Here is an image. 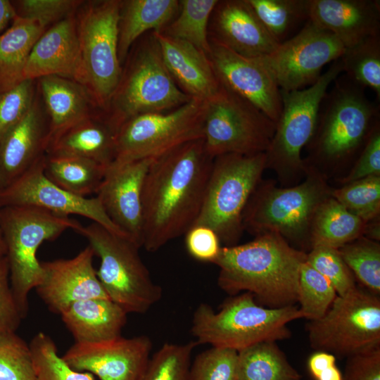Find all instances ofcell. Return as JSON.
Masks as SVG:
<instances>
[{
  "instance_id": "obj_3",
  "label": "cell",
  "mask_w": 380,
  "mask_h": 380,
  "mask_svg": "<svg viewBox=\"0 0 380 380\" xmlns=\"http://www.w3.org/2000/svg\"><path fill=\"white\" fill-rule=\"evenodd\" d=\"M323 97L316 129L308 143L315 161L337 165L360 153L379 124V105L369 100L365 89L339 75Z\"/></svg>"
},
{
  "instance_id": "obj_54",
  "label": "cell",
  "mask_w": 380,
  "mask_h": 380,
  "mask_svg": "<svg viewBox=\"0 0 380 380\" xmlns=\"http://www.w3.org/2000/svg\"><path fill=\"white\" fill-rule=\"evenodd\" d=\"M1 205L0 204V258L6 256V244H5L4 235H3V232L1 229Z\"/></svg>"
},
{
  "instance_id": "obj_7",
  "label": "cell",
  "mask_w": 380,
  "mask_h": 380,
  "mask_svg": "<svg viewBox=\"0 0 380 380\" xmlns=\"http://www.w3.org/2000/svg\"><path fill=\"white\" fill-rule=\"evenodd\" d=\"M191 99L166 68L153 32L136 49L106 108L105 118L116 133L129 119L176 109Z\"/></svg>"
},
{
  "instance_id": "obj_47",
  "label": "cell",
  "mask_w": 380,
  "mask_h": 380,
  "mask_svg": "<svg viewBox=\"0 0 380 380\" xmlns=\"http://www.w3.org/2000/svg\"><path fill=\"white\" fill-rule=\"evenodd\" d=\"M220 240L211 228L195 224L185 234V245L189 255L194 259L213 263L218 256Z\"/></svg>"
},
{
  "instance_id": "obj_53",
  "label": "cell",
  "mask_w": 380,
  "mask_h": 380,
  "mask_svg": "<svg viewBox=\"0 0 380 380\" xmlns=\"http://www.w3.org/2000/svg\"><path fill=\"white\" fill-rule=\"evenodd\" d=\"M366 234L367 238L371 240L375 241H379L380 239L379 222H372V224H369L366 223L363 234Z\"/></svg>"
},
{
  "instance_id": "obj_23",
  "label": "cell",
  "mask_w": 380,
  "mask_h": 380,
  "mask_svg": "<svg viewBox=\"0 0 380 380\" xmlns=\"http://www.w3.org/2000/svg\"><path fill=\"white\" fill-rule=\"evenodd\" d=\"M309 20L331 32L345 49L380 34L379 0H310Z\"/></svg>"
},
{
  "instance_id": "obj_36",
  "label": "cell",
  "mask_w": 380,
  "mask_h": 380,
  "mask_svg": "<svg viewBox=\"0 0 380 380\" xmlns=\"http://www.w3.org/2000/svg\"><path fill=\"white\" fill-rule=\"evenodd\" d=\"M343 72L353 81L374 92L380 100V34L346 49L340 58Z\"/></svg>"
},
{
  "instance_id": "obj_35",
  "label": "cell",
  "mask_w": 380,
  "mask_h": 380,
  "mask_svg": "<svg viewBox=\"0 0 380 380\" xmlns=\"http://www.w3.org/2000/svg\"><path fill=\"white\" fill-rule=\"evenodd\" d=\"M218 1H179V15L162 32L171 37L185 41L208 55V24Z\"/></svg>"
},
{
  "instance_id": "obj_1",
  "label": "cell",
  "mask_w": 380,
  "mask_h": 380,
  "mask_svg": "<svg viewBox=\"0 0 380 380\" xmlns=\"http://www.w3.org/2000/svg\"><path fill=\"white\" fill-rule=\"evenodd\" d=\"M213 159L200 138L153 160L142 193V247L147 251L159 250L195 224Z\"/></svg>"
},
{
  "instance_id": "obj_11",
  "label": "cell",
  "mask_w": 380,
  "mask_h": 380,
  "mask_svg": "<svg viewBox=\"0 0 380 380\" xmlns=\"http://www.w3.org/2000/svg\"><path fill=\"white\" fill-rule=\"evenodd\" d=\"M307 330L312 348L336 357L380 348V298L357 286L337 296L323 317L310 321Z\"/></svg>"
},
{
  "instance_id": "obj_50",
  "label": "cell",
  "mask_w": 380,
  "mask_h": 380,
  "mask_svg": "<svg viewBox=\"0 0 380 380\" xmlns=\"http://www.w3.org/2000/svg\"><path fill=\"white\" fill-rule=\"evenodd\" d=\"M343 380H380V348L347 357Z\"/></svg>"
},
{
  "instance_id": "obj_26",
  "label": "cell",
  "mask_w": 380,
  "mask_h": 380,
  "mask_svg": "<svg viewBox=\"0 0 380 380\" xmlns=\"http://www.w3.org/2000/svg\"><path fill=\"white\" fill-rule=\"evenodd\" d=\"M115 136L103 115H92L53 137L46 155L84 158L108 167L115 158Z\"/></svg>"
},
{
  "instance_id": "obj_25",
  "label": "cell",
  "mask_w": 380,
  "mask_h": 380,
  "mask_svg": "<svg viewBox=\"0 0 380 380\" xmlns=\"http://www.w3.org/2000/svg\"><path fill=\"white\" fill-rule=\"evenodd\" d=\"M48 134L49 125L34 101L25 117L0 141V191L46 155Z\"/></svg>"
},
{
  "instance_id": "obj_17",
  "label": "cell",
  "mask_w": 380,
  "mask_h": 380,
  "mask_svg": "<svg viewBox=\"0 0 380 380\" xmlns=\"http://www.w3.org/2000/svg\"><path fill=\"white\" fill-rule=\"evenodd\" d=\"M152 342L146 335L98 343H75L62 358L73 369L101 380H141L150 359Z\"/></svg>"
},
{
  "instance_id": "obj_19",
  "label": "cell",
  "mask_w": 380,
  "mask_h": 380,
  "mask_svg": "<svg viewBox=\"0 0 380 380\" xmlns=\"http://www.w3.org/2000/svg\"><path fill=\"white\" fill-rule=\"evenodd\" d=\"M154 158L111 163L106 168L96 193V197L113 223L140 248L143 232V186Z\"/></svg>"
},
{
  "instance_id": "obj_42",
  "label": "cell",
  "mask_w": 380,
  "mask_h": 380,
  "mask_svg": "<svg viewBox=\"0 0 380 380\" xmlns=\"http://www.w3.org/2000/svg\"><path fill=\"white\" fill-rule=\"evenodd\" d=\"M0 380H35L30 345L16 332L0 331Z\"/></svg>"
},
{
  "instance_id": "obj_21",
  "label": "cell",
  "mask_w": 380,
  "mask_h": 380,
  "mask_svg": "<svg viewBox=\"0 0 380 380\" xmlns=\"http://www.w3.org/2000/svg\"><path fill=\"white\" fill-rule=\"evenodd\" d=\"M208 39L249 58L273 53L279 44L247 0L218 1L209 20Z\"/></svg>"
},
{
  "instance_id": "obj_5",
  "label": "cell",
  "mask_w": 380,
  "mask_h": 380,
  "mask_svg": "<svg viewBox=\"0 0 380 380\" xmlns=\"http://www.w3.org/2000/svg\"><path fill=\"white\" fill-rule=\"evenodd\" d=\"M305 173L306 179L291 187L261 181L244 210L243 230L255 236L276 233L291 246L310 248L313 217L333 189L315 167L308 165Z\"/></svg>"
},
{
  "instance_id": "obj_12",
  "label": "cell",
  "mask_w": 380,
  "mask_h": 380,
  "mask_svg": "<svg viewBox=\"0 0 380 380\" xmlns=\"http://www.w3.org/2000/svg\"><path fill=\"white\" fill-rule=\"evenodd\" d=\"M121 1L89 2L76 19L85 72L84 87L96 106L106 110L122 75L118 53Z\"/></svg>"
},
{
  "instance_id": "obj_46",
  "label": "cell",
  "mask_w": 380,
  "mask_h": 380,
  "mask_svg": "<svg viewBox=\"0 0 380 380\" xmlns=\"http://www.w3.org/2000/svg\"><path fill=\"white\" fill-rule=\"evenodd\" d=\"M14 6L19 17L33 20L46 26L70 15L82 4L75 0H21L15 1Z\"/></svg>"
},
{
  "instance_id": "obj_15",
  "label": "cell",
  "mask_w": 380,
  "mask_h": 380,
  "mask_svg": "<svg viewBox=\"0 0 380 380\" xmlns=\"http://www.w3.org/2000/svg\"><path fill=\"white\" fill-rule=\"evenodd\" d=\"M345 47L329 31L310 20L271 54L255 58L281 91L300 90L315 84L323 68L339 59Z\"/></svg>"
},
{
  "instance_id": "obj_27",
  "label": "cell",
  "mask_w": 380,
  "mask_h": 380,
  "mask_svg": "<svg viewBox=\"0 0 380 380\" xmlns=\"http://www.w3.org/2000/svg\"><path fill=\"white\" fill-rule=\"evenodd\" d=\"M75 343H91L121 336L127 313L109 298L75 302L60 314Z\"/></svg>"
},
{
  "instance_id": "obj_49",
  "label": "cell",
  "mask_w": 380,
  "mask_h": 380,
  "mask_svg": "<svg viewBox=\"0 0 380 380\" xmlns=\"http://www.w3.org/2000/svg\"><path fill=\"white\" fill-rule=\"evenodd\" d=\"M23 317L15 300L6 256L0 258V331L16 332Z\"/></svg>"
},
{
  "instance_id": "obj_44",
  "label": "cell",
  "mask_w": 380,
  "mask_h": 380,
  "mask_svg": "<svg viewBox=\"0 0 380 380\" xmlns=\"http://www.w3.org/2000/svg\"><path fill=\"white\" fill-rule=\"evenodd\" d=\"M189 380H238V352L212 347L199 353L191 363Z\"/></svg>"
},
{
  "instance_id": "obj_2",
  "label": "cell",
  "mask_w": 380,
  "mask_h": 380,
  "mask_svg": "<svg viewBox=\"0 0 380 380\" xmlns=\"http://www.w3.org/2000/svg\"><path fill=\"white\" fill-rule=\"evenodd\" d=\"M306 255L279 234L266 233L244 244L222 247L213 263L220 267L217 284L226 293L248 292L259 305L279 308L298 303Z\"/></svg>"
},
{
  "instance_id": "obj_28",
  "label": "cell",
  "mask_w": 380,
  "mask_h": 380,
  "mask_svg": "<svg viewBox=\"0 0 380 380\" xmlns=\"http://www.w3.org/2000/svg\"><path fill=\"white\" fill-rule=\"evenodd\" d=\"M39 84L49 116V145L53 137L92 115L89 110L95 103L87 89L71 80L44 76L39 78Z\"/></svg>"
},
{
  "instance_id": "obj_14",
  "label": "cell",
  "mask_w": 380,
  "mask_h": 380,
  "mask_svg": "<svg viewBox=\"0 0 380 380\" xmlns=\"http://www.w3.org/2000/svg\"><path fill=\"white\" fill-rule=\"evenodd\" d=\"M205 103L191 99L176 109L141 114L126 121L116 133L112 163L156 158L185 143L203 138Z\"/></svg>"
},
{
  "instance_id": "obj_37",
  "label": "cell",
  "mask_w": 380,
  "mask_h": 380,
  "mask_svg": "<svg viewBox=\"0 0 380 380\" xmlns=\"http://www.w3.org/2000/svg\"><path fill=\"white\" fill-rule=\"evenodd\" d=\"M353 276L372 293H380V246L363 236L338 249Z\"/></svg>"
},
{
  "instance_id": "obj_45",
  "label": "cell",
  "mask_w": 380,
  "mask_h": 380,
  "mask_svg": "<svg viewBox=\"0 0 380 380\" xmlns=\"http://www.w3.org/2000/svg\"><path fill=\"white\" fill-rule=\"evenodd\" d=\"M32 80L0 93V141L27 114L34 103Z\"/></svg>"
},
{
  "instance_id": "obj_24",
  "label": "cell",
  "mask_w": 380,
  "mask_h": 380,
  "mask_svg": "<svg viewBox=\"0 0 380 380\" xmlns=\"http://www.w3.org/2000/svg\"><path fill=\"white\" fill-rule=\"evenodd\" d=\"M164 64L178 87L191 99L208 101L220 90L208 55L194 45L152 32Z\"/></svg>"
},
{
  "instance_id": "obj_33",
  "label": "cell",
  "mask_w": 380,
  "mask_h": 380,
  "mask_svg": "<svg viewBox=\"0 0 380 380\" xmlns=\"http://www.w3.org/2000/svg\"><path fill=\"white\" fill-rule=\"evenodd\" d=\"M238 380H301V375L275 341H265L238 352Z\"/></svg>"
},
{
  "instance_id": "obj_31",
  "label": "cell",
  "mask_w": 380,
  "mask_h": 380,
  "mask_svg": "<svg viewBox=\"0 0 380 380\" xmlns=\"http://www.w3.org/2000/svg\"><path fill=\"white\" fill-rule=\"evenodd\" d=\"M366 222L350 213L331 196L318 208L310 229V248L338 249L363 235Z\"/></svg>"
},
{
  "instance_id": "obj_34",
  "label": "cell",
  "mask_w": 380,
  "mask_h": 380,
  "mask_svg": "<svg viewBox=\"0 0 380 380\" xmlns=\"http://www.w3.org/2000/svg\"><path fill=\"white\" fill-rule=\"evenodd\" d=\"M255 13L279 43L289 39L299 25L309 20L310 0H247Z\"/></svg>"
},
{
  "instance_id": "obj_20",
  "label": "cell",
  "mask_w": 380,
  "mask_h": 380,
  "mask_svg": "<svg viewBox=\"0 0 380 380\" xmlns=\"http://www.w3.org/2000/svg\"><path fill=\"white\" fill-rule=\"evenodd\" d=\"M94 255L88 245L72 258L41 262L43 276L35 289L49 310L60 315L75 302L109 298L94 267Z\"/></svg>"
},
{
  "instance_id": "obj_52",
  "label": "cell",
  "mask_w": 380,
  "mask_h": 380,
  "mask_svg": "<svg viewBox=\"0 0 380 380\" xmlns=\"http://www.w3.org/2000/svg\"><path fill=\"white\" fill-rule=\"evenodd\" d=\"M16 15L14 6L10 1L0 0V31Z\"/></svg>"
},
{
  "instance_id": "obj_32",
  "label": "cell",
  "mask_w": 380,
  "mask_h": 380,
  "mask_svg": "<svg viewBox=\"0 0 380 380\" xmlns=\"http://www.w3.org/2000/svg\"><path fill=\"white\" fill-rule=\"evenodd\" d=\"M107 167L89 159L67 156L45 155L43 164L44 174L51 182L84 197L96 193Z\"/></svg>"
},
{
  "instance_id": "obj_41",
  "label": "cell",
  "mask_w": 380,
  "mask_h": 380,
  "mask_svg": "<svg viewBox=\"0 0 380 380\" xmlns=\"http://www.w3.org/2000/svg\"><path fill=\"white\" fill-rule=\"evenodd\" d=\"M196 342L166 343L149 359L141 380H189L191 357Z\"/></svg>"
},
{
  "instance_id": "obj_51",
  "label": "cell",
  "mask_w": 380,
  "mask_h": 380,
  "mask_svg": "<svg viewBox=\"0 0 380 380\" xmlns=\"http://www.w3.org/2000/svg\"><path fill=\"white\" fill-rule=\"evenodd\" d=\"M308 369L315 380H343V374L336 365L333 354L316 350L308 360Z\"/></svg>"
},
{
  "instance_id": "obj_18",
  "label": "cell",
  "mask_w": 380,
  "mask_h": 380,
  "mask_svg": "<svg viewBox=\"0 0 380 380\" xmlns=\"http://www.w3.org/2000/svg\"><path fill=\"white\" fill-rule=\"evenodd\" d=\"M208 58L220 83L262 112L275 124L282 108L281 90L257 58L242 56L209 39Z\"/></svg>"
},
{
  "instance_id": "obj_22",
  "label": "cell",
  "mask_w": 380,
  "mask_h": 380,
  "mask_svg": "<svg viewBox=\"0 0 380 380\" xmlns=\"http://www.w3.org/2000/svg\"><path fill=\"white\" fill-rule=\"evenodd\" d=\"M56 75L85 85V72L76 19L70 15L44 32L34 45L26 63L24 80Z\"/></svg>"
},
{
  "instance_id": "obj_9",
  "label": "cell",
  "mask_w": 380,
  "mask_h": 380,
  "mask_svg": "<svg viewBox=\"0 0 380 380\" xmlns=\"http://www.w3.org/2000/svg\"><path fill=\"white\" fill-rule=\"evenodd\" d=\"M76 232L100 258L96 274L109 299L127 314L144 313L160 300L162 288L153 281L133 241L96 222Z\"/></svg>"
},
{
  "instance_id": "obj_29",
  "label": "cell",
  "mask_w": 380,
  "mask_h": 380,
  "mask_svg": "<svg viewBox=\"0 0 380 380\" xmlns=\"http://www.w3.org/2000/svg\"><path fill=\"white\" fill-rule=\"evenodd\" d=\"M177 0L121 1L118 53L123 61L135 41L147 31L162 32L179 12Z\"/></svg>"
},
{
  "instance_id": "obj_48",
  "label": "cell",
  "mask_w": 380,
  "mask_h": 380,
  "mask_svg": "<svg viewBox=\"0 0 380 380\" xmlns=\"http://www.w3.org/2000/svg\"><path fill=\"white\" fill-rule=\"evenodd\" d=\"M378 124L357 158L350 173L341 179L343 184L372 176H380V127Z\"/></svg>"
},
{
  "instance_id": "obj_6",
  "label": "cell",
  "mask_w": 380,
  "mask_h": 380,
  "mask_svg": "<svg viewBox=\"0 0 380 380\" xmlns=\"http://www.w3.org/2000/svg\"><path fill=\"white\" fill-rule=\"evenodd\" d=\"M82 224L69 216L31 205L4 206L1 226L6 248L10 283L23 317L27 315L28 295L41 282L42 262L37 253L46 241H53L68 229L75 232Z\"/></svg>"
},
{
  "instance_id": "obj_43",
  "label": "cell",
  "mask_w": 380,
  "mask_h": 380,
  "mask_svg": "<svg viewBox=\"0 0 380 380\" xmlns=\"http://www.w3.org/2000/svg\"><path fill=\"white\" fill-rule=\"evenodd\" d=\"M305 262L331 284L337 296H344L357 287L355 277L338 249L321 246L312 247L307 253Z\"/></svg>"
},
{
  "instance_id": "obj_39",
  "label": "cell",
  "mask_w": 380,
  "mask_h": 380,
  "mask_svg": "<svg viewBox=\"0 0 380 380\" xmlns=\"http://www.w3.org/2000/svg\"><path fill=\"white\" fill-rule=\"evenodd\" d=\"M337 296L331 284L304 262L300 268L298 303L303 317L310 321L323 317Z\"/></svg>"
},
{
  "instance_id": "obj_13",
  "label": "cell",
  "mask_w": 380,
  "mask_h": 380,
  "mask_svg": "<svg viewBox=\"0 0 380 380\" xmlns=\"http://www.w3.org/2000/svg\"><path fill=\"white\" fill-rule=\"evenodd\" d=\"M276 124L251 103L221 84L219 92L206 101L203 140L213 158L236 153H266Z\"/></svg>"
},
{
  "instance_id": "obj_30",
  "label": "cell",
  "mask_w": 380,
  "mask_h": 380,
  "mask_svg": "<svg viewBox=\"0 0 380 380\" xmlns=\"http://www.w3.org/2000/svg\"><path fill=\"white\" fill-rule=\"evenodd\" d=\"M44 30L39 22L16 15L11 26L0 35V93L24 80L31 51Z\"/></svg>"
},
{
  "instance_id": "obj_16",
  "label": "cell",
  "mask_w": 380,
  "mask_h": 380,
  "mask_svg": "<svg viewBox=\"0 0 380 380\" xmlns=\"http://www.w3.org/2000/svg\"><path fill=\"white\" fill-rule=\"evenodd\" d=\"M44 157L0 191L1 207L31 205L61 215H78L114 233L127 236L113 223L96 196L87 198L75 195L46 178L43 171Z\"/></svg>"
},
{
  "instance_id": "obj_8",
  "label": "cell",
  "mask_w": 380,
  "mask_h": 380,
  "mask_svg": "<svg viewBox=\"0 0 380 380\" xmlns=\"http://www.w3.org/2000/svg\"><path fill=\"white\" fill-rule=\"evenodd\" d=\"M266 160L265 153L214 158L201 210L194 225L211 228L224 246L236 245L243 231L244 210L262 181Z\"/></svg>"
},
{
  "instance_id": "obj_38",
  "label": "cell",
  "mask_w": 380,
  "mask_h": 380,
  "mask_svg": "<svg viewBox=\"0 0 380 380\" xmlns=\"http://www.w3.org/2000/svg\"><path fill=\"white\" fill-rule=\"evenodd\" d=\"M32 353L35 380H95L93 374L71 368L58 355L53 340L39 332L29 343Z\"/></svg>"
},
{
  "instance_id": "obj_40",
  "label": "cell",
  "mask_w": 380,
  "mask_h": 380,
  "mask_svg": "<svg viewBox=\"0 0 380 380\" xmlns=\"http://www.w3.org/2000/svg\"><path fill=\"white\" fill-rule=\"evenodd\" d=\"M331 196L346 210L367 223L380 212V176L355 180L337 189Z\"/></svg>"
},
{
  "instance_id": "obj_4",
  "label": "cell",
  "mask_w": 380,
  "mask_h": 380,
  "mask_svg": "<svg viewBox=\"0 0 380 380\" xmlns=\"http://www.w3.org/2000/svg\"><path fill=\"white\" fill-rule=\"evenodd\" d=\"M300 318L303 315L296 305L266 308L245 292L226 300L217 312L201 303L194 313L191 332L197 344L239 352L258 343L289 338L291 333L288 324Z\"/></svg>"
},
{
  "instance_id": "obj_10",
  "label": "cell",
  "mask_w": 380,
  "mask_h": 380,
  "mask_svg": "<svg viewBox=\"0 0 380 380\" xmlns=\"http://www.w3.org/2000/svg\"><path fill=\"white\" fill-rule=\"evenodd\" d=\"M341 72L339 58L312 85L300 90H281L282 108L265 153L266 168L274 170L282 177L306 172L308 165L301 158V151L313 137L323 97Z\"/></svg>"
}]
</instances>
